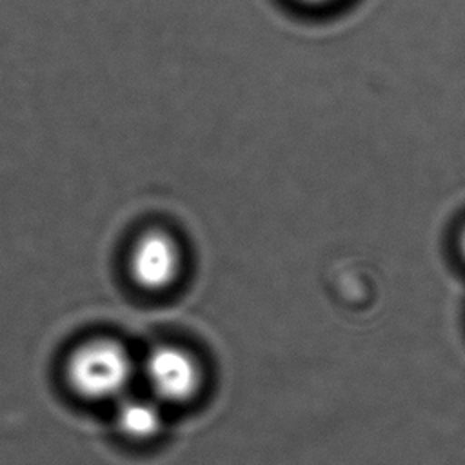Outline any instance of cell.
Wrapping results in <instances>:
<instances>
[{
  "mask_svg": "<svg viewBox=\"0 0 465 465\" xmlns=\"http://www.w3.org/2000/svg\"><path fill=\"white\" fill-rule=\"evenodd\" d=\"M133 378L127 351L113 340H93L80 345L67 361L71 387L87 400L124 398Z\"/></svg>",
  "mask_w": 465,
  "mask_h": 465,
  "instance_id": "obj_1",
  "label": "cell"
},
{
  "mask_svg": "<svg viewBox=\"0 0 465 465\" xmlns=\"http://www.w3.org/2000/svg\"><path fill=\"white\" fill-rule=\"evenodd\" d=\"M145 380L154 398L171 403L191 400L200 387V369L183 349L160 345L149 352L143 363Z\"/></svg>",
  "mask_w": 465,
  "mask_h": 465,
  "instance_id": "obj_2",
  "label": "cell"
},
{
  "mask_svg": "<svg viewBox=\"0 0 465 465\" xmlns=\"http://www.w3.org/2000/svg\"><path fill=\"white\" fill-rule=\"evenodd\" d=\"M180 271V251L171 236L160 231L145 232L131 252V274L147 291L169 287Z\"/></svg>",
  "mask_w": 465,
  "mask_h": 465,
  "instance_id": "obj_3",
  "label": "cell"
},
{
  "mask_svg": "<svg viewBox=\"0 0 465 465\" xmlns=\"http://www.w3.org/2000/svg\"><path fill=\"white\" fill-rule=\"evenodd\" d=\"M116 425L131 440H151L162 429V411L151 400L124 396L116 411Z\"/></svg>",
  "mask_w": 465,
  "mask_h": 465,
  "instance_id": "obj_4",
  "label": "cell"
},
{
  "mask_svg": "<svg viewBox=\"0 0 465 465\" xmlns=\"http://www.w3.org/2000/svg\"><path fill=\"white\" fill-rule=\"evenodd\" d=\"M298 2H302L305 5H325V4H331L334 0H298Z\"/></svg>",
  "mask_w": 465,
  "mask_h": 465,
  "instance_id": "obj_5",
  "label": "cell"
},
{
  "mask_svg": "<svg viewBox=\"0 0 465 465\" xmlns=\"http://www.w3.org/2000/svg\"><path fill=\"white\" fill-rule=\"evenodd\" d=\"M461 251H463V256H465V232H463V238H461Z\"/></svg>",
  "mask_w": 465,
  "mask_h": 465,
  "instance_id": "obj_6",
  "label": "cell"
}]
</instances>
